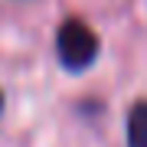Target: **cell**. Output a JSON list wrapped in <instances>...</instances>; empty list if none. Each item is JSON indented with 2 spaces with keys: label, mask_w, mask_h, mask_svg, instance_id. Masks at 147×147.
Here are the masks:
<instances>
[{
  "label": "cell",
  "mask_w": 147,
  "mask_h": 147,
  "mask_svg": "<svg viewBox=\"0 0 147 147\" xmlns=\"http://www.w3.org/2000/svg\"><path fill=\"white\" fill-rule=\"evenodd\" d=\"M127 147H147V101H134L124 124Z\"/></svg>",
  "instance_id": "2"
},
{
  "label": "cell",
  "mask_w": 147,
  "mask_h": 147,
  "mask_svg": "<svg viewBox=\"0 0 147 147\" xmlns=\"http://www.w3.org/2000/svg\"><path fill=\"white\" fill-rule=\"evenodd\" d=\"M98 49H101V42L95 36V30L88 23L75 20V16H69L56 33V56L69 72H85L88 65H95Z\"/></svg>",
  "instance_id": "1"
},
{
  "label": "cell",
  "mask_w": 147,
  "mask_h": 147,
  "mask_svg": "<svg viewBox=\"0 0 147 147\" xmlns=\"http://www.w3.org/2000/svg\"><path fill=\"white\" fill-rule=\"evenodd\" d=\"M0 115H3V88H0Z\"/></svg>",
  "instance_id": "3"
}]
</instances>
